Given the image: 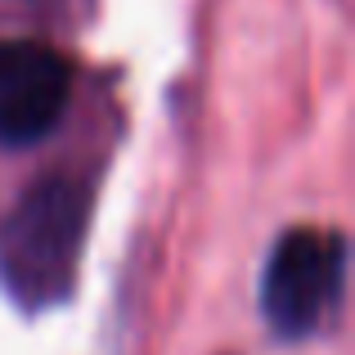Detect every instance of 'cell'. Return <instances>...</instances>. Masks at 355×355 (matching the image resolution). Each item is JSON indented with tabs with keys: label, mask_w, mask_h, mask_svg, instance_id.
<instances>
[{
	"label": "cell",
	"mask_w": 355,
	"mask_h": 355,
	"mask_svg": "<svg viewBox=\"0 0 355 355\" xmlns=\"http://www.w3.org/2000/svg\"><path fill=\"white\" fill-rule=\"evenodd\" d=\"M90 225V184L45 175L18 198L0 225V279L23 311L63 302L77 279L81 243Z\"/></svg>",
	"instance_id": "1"
},
{
	"label": "cell",
	"mask_w": 355,
	"mask_h": 355,
	"mask_svg": "<svg viewBox=\"0 0 355 355\" xmlns=\"http://www.w3.org/2000/svg\"><path fill=\"white\" fill-rule=\"evenodd\" d=\"M342 297H347V239L338 230L297 225L279 234L261 275V311L279 338H315L342 311Z\"/></svg>",
	"instance_id": "2"
},
{
	"label": "cell",
	"mask_w": 355,
	"mask_h": 355,
	"mask_svg": "<svg viewBox=\"0 0 355 355\" xmlns=\"http://www.w3.org/2000/svg\"><path fill=\"white\" fill-rule=\"evenodd\" d=\"M72 72L45 41H0V144L23 148L50 135L68 108Z\"/></svg>",
	"instance_id": "3"
}]
</instances>
